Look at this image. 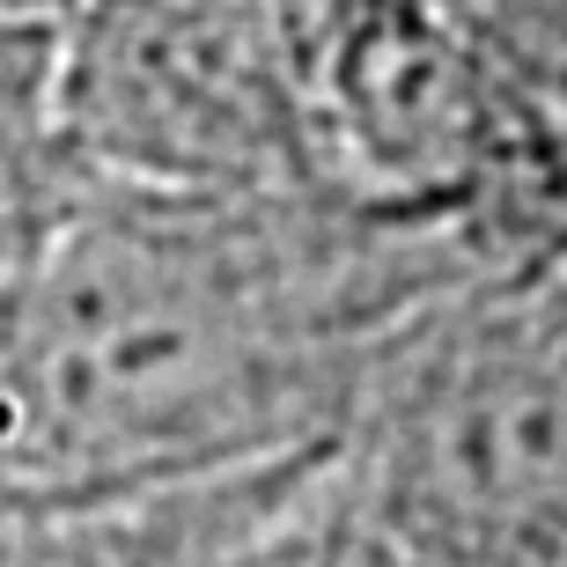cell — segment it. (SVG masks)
<instances>
[{"label": "cell", "instance_id": "obj_3", "mask_svg": "<svg viewBox=\"0 0 567 567\" xmlns=\"http://www.w3.org/2000/svg\"><path fill=\"white\" fill-rule=\"evenodd\" d=\"M60 104L82 169L111 185H295L280 0H74L60 16Z\"/></svg>", "mask_w": 567, "mask_h": 567}, {"label": "cell", "instance_id": "obj_7", "mask_svg": "<svg viewBox=\"0 0 567 567\" xmlns=\"http://www.w3.org/2000/svg\"><path fill=\"white\" fill-rule=\"evenodd\" d=\"M74 0H0V16H44V22H60Z\"/></svg>", "mask_w": 567, "mask_h": 567}, {"label": "cell", "instance_id": "obj_2", "mask_svg": "<svg viewBox=\"0 0 567 567\" xmlns=\"http://www.w3.org/2000/svg\"><path fill=\"white\" fill-rule=\"evenodd\" d=\"M560 251L427 288L361 347L324 494L391 567H560Z\"/></svg>", "mask_w": 567, "mask_h": 567}, {"label": "cell", "instance_id": "obj_4", "mask_svg": "<svg viewBox=\"0 0 567 567\" xmlns=\"http://www.w3.org/2000/svg\"><path fill=\"white\" fill-rule=\"evenodd\" d=\"M317 457L324 450L155 494L0 508V567H229L310 486Z\"/></svg>", "mask_w": 567, "mask_h": 567}, {"label": "cell", "instance_id": "obj_5", "mask_svg": "<svg viewBox=\"0 0 567 567\" xmlns=\"http://www.w3.org/2000/svg\"><path fill=\"white\" fill-rule=\"evenodd\" d=\"M82 185L89 169L60 104V22L0 16V274L38 258Z\"/></svg>", "mask_w": 567, "mask_h": 567}, {"label": "cell", "instance_id": "obj_6", "mask_svg": "<svg viewBox=\"0 0 567 567\" xmlns=\"http://www.w3.org/2000/svg\"><path fill=\"white\" fill-rule=\"evenodd\" d=\"M229 567H391V560L332 508V494H324V457H317L310 486H302Z\"/></svg>", "mask_w": 567, "mask_h": 567}, {"label": "cell", "instance_id": "obj_1", "mask_svg": "<svg viewBox=\"0 0 567 567\" xmlns=\"http://www.w3.org/2000/svg\"><path fill=\"white\" fill-rule=\"evenodd\" d=\"M530 251L560 244L391 229L295 185L89 177L38 258L0 274V508L310 457L391 317Z\"/></svg>", "mask_w": 567, "mask_h": 567}]
</instances>
